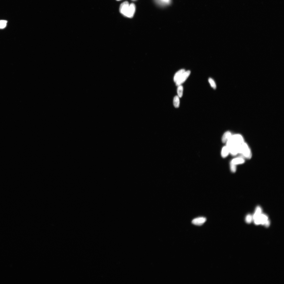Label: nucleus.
Listing matches in <instances>:
<instances>
[{
  "instance_id": "aec40b11",
  "label": "nucleus",
  "mask_w": 284,
  "mask_h": 284,
  "mask_svg": "<svg viewBox=\"0 0 284 284\" xmlns=\"http://www.w3.org/2000/svg\"><path fill=\"white\" fill-rule=\"evenodd\" d=\"M7 21L6 20H0V25L2 24L7 23Z\"/></svg>"
},
{
  "instance_id": "6e6552de",
  "label": "nucleus",
  "mask_w": 284,
  "mask_h": 284,
  "mask_svg": "<svg viewBox=\"0 0 284 284\" xmlns=\"http://www.w3.org/2000/svg\"><path fill=\"white\" fill-rule=\"evenodd\" d=\"M262 210L260 207L258 206L256 207L255 213L252 216L253 220H254L258 218L260 215L262 213Z\"/></svg>"
},
{
  "instance_id": "2eb2a0df",
  "label": "nucleus",
  "mask_w": 284,
  "mask_h": 284,
  "mask_svg": "<svg viewBox=\"0 0 284 284\" xmlns=\"http://www.w3.org/2000/svg\"><path fill=\"white\" fill-rule=\"evenodd\" d=\"M245 220L246 223H250L253 220L252 217L250 214H248L246 216Z\"/></svg>"
},
{
  "instance_id": "a211bd4d",
  "label": "nucleus",
  "mask_w": 284,
  "mask_h": 284,
  "mask_svg": "<svg viewBox=\"0 0 284 284\" xmlns=\"http://www.w3.org/2000/svg\"><path fill=\"white\" fill-rule=\"evenodd\" d=\"M254 221V223L256 225H258L261 224V221L259 217L253 220Z\"/></svg>"
},
{
  "instance_id": "1a4fd4ad",
  "label": "nucleus",
  "mask_w": 284,
  "mask_h": 284,
  "mask_svg": "<svg viewBox=\"0 0 284 284\" xmlns=\"http://www.w3.org/2000/svg\"><path fill=\"white\" fill-rule=\"evenodd\" d=\"M185 72L184 69H181L177 72L174 77V81L175 83Z\"/></svg>"
},
{
  "instance_id": "20e7f679",
  "label": "nucleus",
  "mask_w": 284,
  "mask_h": 284,
  "mask_svg": "<svg viewBox=\"0 0 284 284\" xmlns=\"http://www.w3.org/2000/svg\"><path fill=\"white\" fill-rule=\"evenodd\" d=\"M136 11V6L134 4L132 3L129 5L128 11L126 13L125 17L129 18H132L134 15Z\"/></svg>"
},
{
  "instance_id": "f257e3e1",
  "label": "nucleus",
  "mask_w": 284,
  "mask_h": 284,
  "mask_svg": "<svg viewBox=\"0 0 284 284\" xmlns=\"http://www.w3.org/2000/svg\"><path fill=\"white\" fill-rule=\"evenodd\" d=\"M239 153L241 154L243 158L250 159L252 155L251 150L247 144L245 142L240 146L239 149Z\"/></svg>"
},
{
  "instance_id": "39448f33",
  "label": "nucleus",
  "mask_w": 284,
  "mask_h": 284,
  "mask_svg": "<svg viewBox=\"0 0 284 284\" xmlns=\"http://www.w3.org/2000/svg\"><path fill=\"white\" fill-rule=\"evenodd\" d=\"M206 218L199 217L194 219L192 220V223L195 225L200 226L203 225L206 222Z\"/></svg>"
},
{
  "instance_id": "9d476101",
  "label": "nucleus",
  "mask_w": 284,
  "mask_h": 284,
  "mask_svg": "<svg viewBox=\"0 0 284 284\" xmlns=\"http://www.w3.org/2000/svg\"><path fill=\"white\" fill-rule=\"evenodd\" d=\"M230 153V150L226 146L223 147L221 152V155L223 158L226 157Z\"/></svg>"
},
{
  "instance_id": "412c9836",
  "label": "nucleus",
  "mask_w": 284,
  "mask_h": 284,
  "mask_svg": "<svg viewBox=\"0 0 284 284\" xmlns=\"http://www.w3.org/2000/svg\"><path fill=\"white\" fill-rule=\"evenodd\" d=\"M7 23L2 24L0 25V29H3L5 28L7 25Z\"/></svg>"
},
{
  "instance_id": "423d86ee",
  "label": "nucleus",
  "mask_w": 284,
  "mask_h": 284,
  "mask_svg": "<svg viewBox=\"0 0 284 284\" xmlns=\"http://www.w3.org/2000/svg\"><path fill=\"white\" fill-rule=\"evenodd\" d=\"M242 157H238L232 160L231 162L236 165L242 164L245 162V160Z\"/></svg>"
},
{
  "instance_id": "ddd939ff",
  "label": "nucleus",
  "mask_w": 284,
  "mask_h": 284,
  "mask_svg": "<svg viewBox=\"0 0 284 284\" xmlns=\"http://www.w3.org/2000/svg\"><path fill=\"white\" fill-rule=\"evenodd\" d=\"M156 2L161 5H165L170 4L171 0H156Z\"/></svg>"
},
{
  "instance_id": "5701e85b",
  "label": "nucleus",
  "mask_w": 284,
  "mask_h": 284,
  "mask_svg": "<svg viewBox=\"0 0 284 284\" xmlns=\"http://www.w3.org/2000/svg\"><path fill=\"white\" fill-rule=\"evenodd\" d=\"M116 0L119 1H120V0Z\"/></svg>"
},
{
  "instance_id": "0eeeda50",
  "label": "nucleus",
  "mask_w": 284,
  "mask_h": 284,
  "mask_svg": "<svg viewBox=\"0 0 284 284\" xmlns=\"http://www.w3.org/2000/svg\"><path fill=\"white\" fill-rule=\"evenodd\" d=\"M232 135L230 131L225 132L223 135L222 138V141L223 143H226L231 137Z\"/></svg>"
},
{
  "instance_id": "f3484780",
  "label": "nucleus",
  "mask_w": 284,
  "mask_h": 284,
  "mask_svg": "<svg viewBox=\"0 0 284 284\" xmlns=\"http://www.w3.org/2000/svg\"><path fill=\"white\" fill-rule=\"evenodd\" d=\"M236 166V165L231 162L230 169L232 172L235 173L236 172L237 170Z\"/></svg>"
},
{
  "instance_id": "f8f14e48",
  "label": "nucleus",
  "mask_w": 284,
  "mask_h": 284,
  "mask_svg": "<svg viewBox=\"0 0 284 284\" xmlns=\"http://www.w3.org/2000/svg\"><path fill=\"white\" fill-rule=\"evenodd\" d=\"M174 105L175 108L179 107L180 105L179 97L178 96H176L174 98L173 100Z\"/></svg>"
},
{
  "instance_id": "4468645a",
  "label": "nucleus",
  "mask_w": 284,
  "mask_h": 284,
  "mask_svg": "<svg viewBox=\"0 0 284 284\" xmlns=\"http://www.w3.org/2000/svg\"><path fill=\"white\" fill-rule=\"evenodd\" d=\"M177 92L178 96L180 97H182L183 95V88L182 85H180L178 86Z\"/></svg>"
},
{
  "instance_id": "9b49d317",
  "label": "nucleus",
  "mask_w": 284,
  "mask_h": 284,
  "mask_svg": "<svg viewBox=\"0 0 284 284\" xmlns=\"http://www.w3.org/2000/svg\"><path fill=\"white\" fill-rule=\"evenodd\" d=\"M259 218L261 221V224L264 225L266 221L268 220V217L266 215L262 213L260 215Z\"/></svg>"
},
{
  "instance_id": "f03ea898",
  "label": "nucleus",
  "mask_w": 284,
  "mask_h": 284,
  "mask_svg": "<svg viewBox=\"0 0 284 284\" xmlns=\"http://www.w3.org/2000/svg\"><path fill=\"white\" fill-rule=\"evenodd\" d=\"M190 74V71H188L185 72L181 76L177 81L176 82V84L177 86H178L181 85L184 83L187 78L189 76Z\"/></svg>"
},
{
  "instance_id": "dca6fc26",
  "label": "nucleus",
  "mask_w": 284,
  "mask_h": 284,
  "mask_svg": "<svg viewBox=\"0 0 284 284\" xmlns=\"http://www.w3.org/2000/svg\"><path fill=\"white\" fill-rule=\"evenodd\" d=\"M209 82L210 83L211 86L212 88L215 89L216 88V85L214 80L211 78L209 79Z\"/></svg>"
},
{
  "instance_id": "7ed1b4c3",
  "label": "nucleus",
  "mask_w": 284,
  "mask_h": 284,
  "mask_svg": "<svg viewBox=\"0 0 284 284\" xmlns=\"http://www.w3.org/2000/svg\"><path fill=\"white\" fill-rule=\"evenodd\" d=\"M129 5V2L126 1L122 3L120 7V12L125 16L128 11Z\"/></svg>"
},
{
  "instance_id": "4be33fe9",
  "label": "nucleus",
  "mask_w": 284,
  "mask_h": 284,
  "mask_svg": "<svg viewBox=\"0 0 284 284\" xmlns=\"http://www.w3.org/2000/svg\"><path fill=\"white\" fill-rule=\"evenodd\" d=\"M132 0L133 1H135L136 0Z\"/></svg>"
},
{
  "instance_id": "6ab92c4d",
  "label": "nucleus",
  "mask_w": 284,
  "mask_h": 284,
  "mask_svg": "<svg viewBox=\"0 0 284 284\" xmlns=\"http://www.w3.org/2000/svg\"><path fill=\"white\" fill-rule=\"evenodd\" d=\"M270 221L268 220L266 221L264 224V225L266 227H268L270 225Z\"/></svg>"
}]
</instances>
